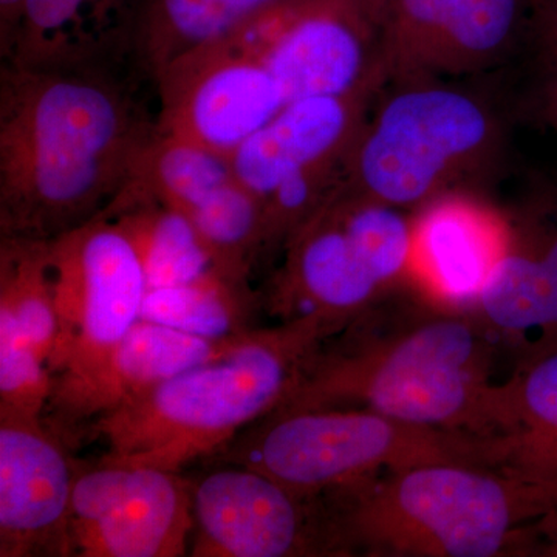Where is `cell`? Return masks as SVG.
<instances>
[{
	"mask_svg": "<svg viewBox=\"0 0 557 557\" xmlns=\"http://www.w3.org/2000/svg\"><path fill=\"white\" fill-rule=\"evenodd\" d=\"M384 84L386 81L351 94L287 102L231 156L240 182L262 203L282 182L295 175L346 178L351 150Z\"/></svg>",
	"mask_w": 557,
	"mask_h": 557,
	"instance_id": "15",
	"label": "cell"
},
{
	"mask_svg": "<svg viewBox=\"0 0 557 557\" xmlns=\"http://www.w3.org/2000/svg\"><path fill=\"white\" fill-rule=\"evenodd\" d=\"M276 0H145L129 50L150 78L178 58L239 32Z\"/></svg>",
	"mask_w": 557,
	"mask_h": 557,
	"instance_id": "21",
	"label": "cell"
},
{
	"mask_svg": "<svg viewBox=\"0 0 557 557\" xmlns=\"http://www.w3.org/2000/svg\"><path fill=\"white\" fill-rule=\"evenodd\" d=\"M0 317L9 318L49 366L60 333L49 240L0 237Z\"/></svg>",
	"mask_w": 557,
	"mask_h": 557,
	"instance_id": "24",
	"label": "cell"
},
{
	"mask_svg": "<svg viewBox=\"0 0 557 557\" xmlns=\"http://www.w3.org/2000/svg\"><path fill=\"white\" fill-rule=\"evenodd\" d=\"M475 442L486 467L557 480V347L520 355L512 375L491 392Z\"/></svg>",
	"mask_w": 557,
	"mask_h": 557,
	"instance_id": "18",
	"label": "cell"
},
{
	"mask_svg": "<svg viewBox=\"0 0 557 557\" xmlns=\"http://www.w3.org/2000/svg\"><path fill=\"white\" fill-rule=\"evenodd\" d=\"M236 338H201L139 318L61 418L67 423L97 420L172 376L222 357Z\"/></svg>",
	"mask_w": 557,
	"mask_h": 557,
	"instance_id": "20",
	"label": "cell"
},
{
	"mask_svg": "<svg viewBox=\"0 0 557 557\" xmlns=\"http://www.w3.org/2000/svg\"><path fill=\"white\" fill-rule=\"evenodd\" d=\"M507 219L504 251L471 314L523 354L557 347V175L537 177Z\"/></svg>",
	"mask_w": 557,
	"mask_h": 557,
	"instance_id": "13",
	"label": "cell"
},
{
	"mask_svg": "<svg viewBox=\"0 0 557 557\" xmlns=\"http://www.w3.org/2000/svg\"><path fill=\"white\" fill-rule=\"evenodd\" d=\"M75 475L44 420H0V557L72 556Z\"/></svg>",
	"mask_w": 557,
	"mask_h": 557,
	"instance_id": "14",
	"label": "cell"
},
{
	"mask_svg": "<svg viewBox=\"0 0 557 557\" xmlns=\"http://www.w3.org/2000/svg\"><path fill=\"white\" fill-rule=\"evenodd\" d=\"M528 0H381L386 81L469 75L504 60Z\"/></svg>",
	"mask_w": 557,
	"mask_h": 557,
	"instance_id": "12",
	"label": "cell"
},
{
	"mask_svg": "<svg viewBox=\"0 0 557 557\" xmlns=\"http://www.w3.org/2000/svg\"><path fill=\"white\" fill-rule=\"evenodd\" d=\"M194 557L347 556L325 497L230 465L193 483Z\"/></svg>",
	"mask_w": 557,
	"mask_h": 557,
	"instance_id": "9",
	"label": "cell"
},
{
	"mask_svg": "<svg viewBox=\"0 0 557 557\" xmlns=\"http://www.w3.org/2000/svg\"><path fill=\"white\" fill-rule=\"evenodd\" d=\"M220 453L225 463L256 469L302 497H324L381 471L485 465L479 443L465 432L359 408L276 410Z\"/></svg>",
	"mask_w": 557,
	"mask_h": 557,
	"instance_id": "6",
	"label": "cell"
},
{
	"mask_svg": "<svg viewBox=\"0 0 557 557\" xmlns=\"http://www.w3.org/2000/svg\"><path fill=\"white\" fill-rule=\"evenodd\" d=\"M101 218L115 220L129 237L148 289L174 287L220 270L193 222L148 194L124 190Z\"/></svg>",
	"mask_w": 557,
	"mask_h": 557,
	"instance_id": "22",
	"label": "cell"
},
{
	"mask_svg": "<svg viewBox=\"0 0 557 557\" xmlns=\"http://www.w3.org/2000/svg\"><path fill=\"white\" fill-rule=\"evenodd\" d=\"M58 333L50 405L62 416L141 317L148 281L115 220L97 218L49 240Z\"/></svg>",
	"mask_w": 557,
	"mask_h": 557,
	"instance_id": "7",
	"label": "cell"
},
{
	"mask_svg": "<svg viewBox=\"0 0 557 557\" xmlns=\"http://www.w3.org/2000/svg\"><path fill=\"white\" fill-rule=\"evenodd\" d=\"M534 109L537 119L557 134V65L542 70L541 83L534 97Z\"/></svg>",
	"mask_w": 557,
	"mask_h": 557,
	"instance_id": "29",
	"label": "cell"
},
{
	"mask_svg": "<svg viewBox=\"0 0 557 557\" xmlns=\"http://www.w3.org/2000/svg\"><path fill=\"white\" fill-rule=\"evenodd\" d=\"M523 557H557V502L523 533Z\"/></svg>",
	"mask_w": 557,
	"mask_h": 557,
	"instance_id": "28",
	"label": "cell"
},
{
	"mask_svg": "<svg viewBox=\"0 0 557 557\" xmlns=\"http://www.w3.org/2000/svg\"><path fill=\"white\" fill-rule=\"evenodd\" d=\"M502 129L487 102L440 79L386 81L348 159L344 185L395 208H421L485 171Z\"/></svg>",
	"mask_w": 557,
	"mask_h": 557,
	"instance_id": "5",
	"label": "cell"
},
{
	"mask_svg": "<svg viewBox=\"0 0 557 557\" xmlns=\"http://www.w3.org/2000/svg\"><path fill=\"white\" fill-rule=\"evenodd\" d=\"M508 236L507 215L465 190L437 197L413 218L410 278L428 299L471 314Z\"/></svg>",
	"mask_w": 557,
	"mask_h": 557,
	"instance_id": "17",
	"label": "cell"
},
{
	"mask_svg": "<svg viewBox=\"0 0 557 557\" xmlns=\"http://www.w3.org/2000/svg\"><path fill=\"white\" fill-rule=\"evenodd\" d=\"M156 135L106 64L0 67V236L53 240L101 218Z\"/></svg>",
	"mask_w": 557,
	"mask_h": 557,
	"instance_id": "1",
	"label": "cell"
},
{
	"mask_svg": "<svg viewBox=\"0 0 557 557\" xmlns=\"http://www.w3.org/2000/svg\"><path fill=\"white\" fill-rule=\"evenodd\" d=\"M347 556H520L523 533L557 502V480L431 463L324 496Z\"/></svg>",
	"mask_w": 557,
	"mask_h": 557,
	"instance_id": "4",
	"label": "cell"
},
{
	"mask_svg": "<svg viewBox=\"0 0 557 557\" xmlns=\"http://www.w3.org/2000/svg\"><path fill=\"white\" fill-rule=\"evenodd\" d=\"M336 330L317 318L252 329L222 357L149 388L91 424L102 460L180 471L281 408Z\"/></svg>",
	"mask_w": 557,
	"mask_h": 557,
	"instance_id": "3",
	"label": "cell"
},
{
	"mask_svg": "<svg viewBox=\"0 0 557 557\" xmlns=\"http://www.w3.org/2000/svg\"><path fill=\"white\" fill-rule=\"evenodd\" d=\"M145 0H27L21 27L2 61L30 67L106 64L129 49Z\"/></svg>",
	"mask_w": 557,
	"mask_h": 557,
	"instance_id": "19",
	"label": "cell"
},
{
	"mask_svg": "<svg viewBox=\"0 0 557 557\" xmlns=\"http://www.w3.org/2000/svg\"><path fill=\"white\" fill-rule=\"evenodd\" d=\"M153 83L157 134L226 157L287 104L273 73L234 35L171 62Z\"/></svg>",
	"mask_w": 557,
	"mask_h": 557,
	"instance_id": "11",
	"label": "cell"
},
{
	"mask_svg": "<svg viewBox=\"0 0 557 557\" xmlns=\"http://www.w3.org/2000/svg\"><path fill=\"white\" fill-rule=\"evenodd\" d=\"M27 0H0V53L5 58L13 47Z\"/></svg>",
	"mask_w": 557,
	"mask_h": 557,
	"instance_id": "30",
	"label": "cell"
},
{
	"mask_svg": "<svg viewBox=\"0 0 557 557\" xmlns=\"http://www.w3.org/2000/svg\"><path fill=\"white\" fill-rule=\"evenodd\" d=\"M194 534L193 482L180 471L102 460L76 472L72 556L182 557Z\"/></svg>",
	"mask_w": 557,
	"mask_h": 557,
	"instance_id": "10",
	"label": "cell"
},
{
	"mask_svg": "<svg viewBox=\"0 0 557 557\" xmlns=\"http://www.w3.org/2000/svg\"><path fill=\"white\" fill-rule=\"evenodd\" d=\"M530 30L533 36L539 67L548 70L557 65V0H528Z\"/></svg>",
	"mask_w": 557,
	"mask_h": 557,
	"instance_id": "27",
	"label": "cell"
},
{
	"mask_svg": "<svg viewBox=\"0 0 557 557\" xmlns=\"http://www.w3.org/2000/svg\"><path fill=\"white\" fill-rule=\"evenodd\" d=\"M347 330L332 350L319 348L276 410L359 408L474 438L483 431L496 384L494 333L479 319L429 299L380 324L372 307Z\"/></svg>",
	"mask_w": 557,
	"mask_h": 557,
	"instance_id": "2",
	"label": "cell"
},
{
	"mask_svg": "<svg viewBox=\"0 0 557 557\" xmlns=\"http://www.w3.org/2000/svg\"><path fill=\"white\" fill-rule=\"evenodd\" d=\"M53 394V373L17 332L0 317V420H42Z\"/></svg>",
	"mask_w": 557,
	"mask_h": 557,
	"instance_id": "26",
	"label": "cell"
},
{
	"mask_svg": "<svg viewBox=\"0 0 557 557\" xmlns=\"http://www.w3.org/2000/svg\"><path fill=\"white\" fill-rule=\"evenodd\" d=\"M263 309L282 322L317 318L343 332L386 289L370 273L330 199L285 244Z\"/></svg>",
	"mask_w": 557,
	"mask_h": 557,
	"instance_id": "16",
	"label": "cell"
},
{
	"mask_svg": "<svg viewBox=\"0 0 557 557\" xmlns=\"http://www.w3.org/2000/svg\"><path fill=\"white\" fill-rule=\"evenodd\" d=\"M263 298L248 281L212 270L186 284L148 289L141 319L209 339H225L256 329Z\"/></svg>",
	"mask_w": 557,
	"mask_h": 557,
	"instance_id": "23",
	"label": "cell"
},
{
	"mask_svg": "<svg viewBox=\"0 0 557 557\" xmlns=\"http://www.w3.org/2000/svg\"><path fill=\"white\" fill-rule=\"evenodd\" d=\"M330 203L381 287L391 292L410 278L413 219L401 208L361 196L344 183Z\"/></svg>",
	"mask_w": 557,
	"mask_h": 557,
	"instance_id": "25",
	"label": "cell"
},
{
	"mask_svg": "<svg viewBox=\"0 0 557 557\" xmlns=\"http://www.w3.org/2000/svg\"><path fill=\"white\" fill-rule=\"evenodd\" d=\"M381 0H276L234 33L269 67L287 102L386 81Z\"/></svg>",
	"mask_w": 557,
	"mask_h": 557,
	"instance_id": "8",
	"label": "cell"
}]
</instances>
